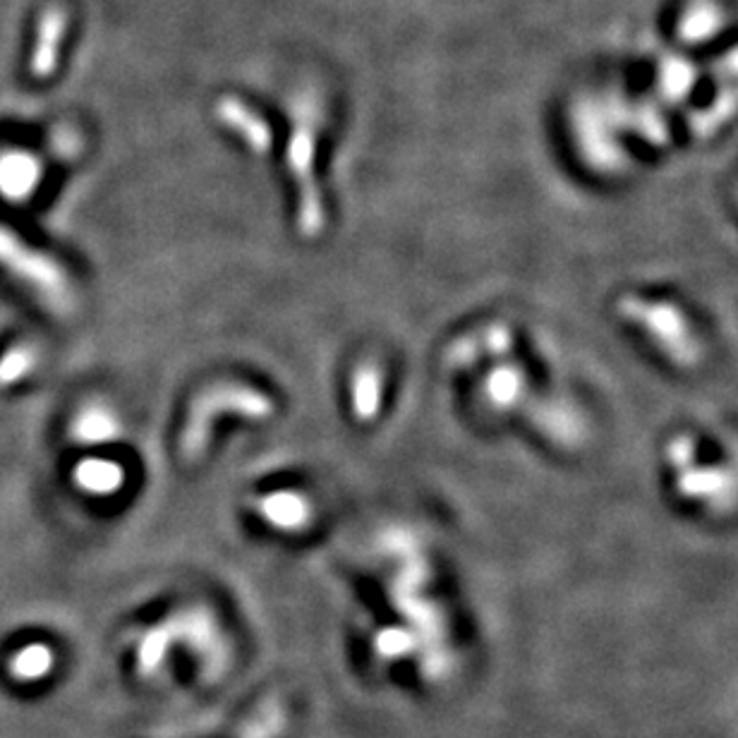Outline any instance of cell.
I'll use <instances>...</instances> for the list:
<instances>
[{
	"instance_id": "1",
	"label": "cell",
	"mask_w": 738,
	"mask_h": 738,
	"mask_svg": "<svg viewBox=\"0 0 738 738\" xmlns=\"http://www.w3.org/2000/svg\"><path fill=\"white\" fill-rule=\"evenodd\" d=\"M38 180V166L32 157L12 154L0 161V192L8 200H24Z\"/></svg>"
},
{
	"instance_id": "2",
	"label": "cell",
	"mask_w": 738,
	"mask_h": 738,
	"mask_svg": "<svg viewBox=\"0 0 738 738\" xmlns=\"http://www.w3.org/2000/svg\"><path fill=\"white\" fill-rule=\"evenodd\" d=\"M60 30H63V18L58 15V12H50V15H46L42 24V36H38V48L34 54V65H32L36 75H46L50 72V68H54L56 42L60 36Z\"/></svg>"
},
{
	"instance_id": "3",
	"label": "cell",
	"mask_w": 738,
	"mask_h": 738,
	"mask_svg": "<svg viewBox=\"0 0 738 738\" xmlns=\"http://www.w3.org/2000/svg\"><path fill=\"white\" fill-rule=\"evenodd\" d=\"M77 482L84 489L94 491H111L121 485V473L113 463H84L77 470Z\"/></svg>"
},
{
	"instance_id": "4",
	"label": "cell",
	"mask_w": 738,
	"mask_h": 738,
	"mask_svg": "<svg viewBox=\"0 0 738 738\" xmlns=\"http://www.w3.org/2000/svg\"><path fill=\"white\" fill-rule=\"evenodd\" d=\"M50 667V652L46 647H27V650L20 652L15 659H12V674L18 679H38L44 677Z\"/></svg>"
},
{
	"instance_id": "5",
	"label": "cell",
	"mask_w": 738,
	"mask_h": 738,
	"mask_svg": "<svg viewBox=\"0 0 738 738\" xmlns=\"http://www.w3.org/2000/svg\"><path fill=\"white\" fill-rule=\"evenodd\" d=\"M75 432L80 439H87V442H101V439H106L113 432V422L106 416V412H87L82 416V420L77 422Z\"/></svg>"
},
{
	"instance_id": "6",
	"label": "cell",
	"mask_w": 738,
	"mask_h": 738,
	"mask_svg": "<svg viewBox=\"0 0 738 738\" xmlns=\"http://www.w3.org/2000/svg\"><path fill=\"white\" fill-rule=\"evenodd\" d=\"M32 362H34V355L30 351H24V348H18V351L8 353L3 362H0V382L10 384V382L20 379L22 374L30 372Z\"/></svg>"
}]
</instances>
